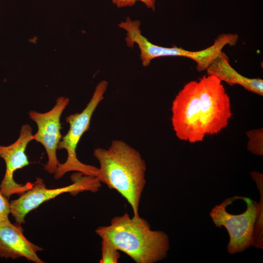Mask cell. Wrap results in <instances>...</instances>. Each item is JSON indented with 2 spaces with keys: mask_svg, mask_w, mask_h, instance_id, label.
<instances>
[{
  "mask_svg": "<svg viewBox=\"0 0 263 263\" xmlns=\"http://www.w3.org/2000/svg\"><path fill=\"white\" fill-rule=\"evenodd\" d=\"M93 155L99 163V181L116 190L129 203L133 216H139L146 170L140 152L123 140H113L107 149H95Z\"/></svg>",
  "mask_w": 263,
  "mask_h": 263,
  "instance_id": "1",
  "label": "cell"
},
{
  "mask_svg": "<svg viewBox=\"0 0 263 263\" xmlns=\"http://www.w3.org/2000/svg\"><path fill=\"white\" fill-rule=\"evenodd\" d=\"M95 233L136 263L161 261L167 257L169 249L165 232L151 230L146 220L140 216L131 218L127 213L113 217L109 225L98 227Z\"/></svg>",
  "mask_w": 263,
  "mask_h": 263,
  "instance_id": "2",
  "label": "cell"
},
{
  "mask_svg": "<svg viewBox=\"0 0 263 263\" xmlns=\"http://www.w3.org/2000/svg\"><path fill=\"white\" fill-rule=\"evenodd\" d=\"M250 173L260 190L259 203L243 197L246 209L242 213L233 214L228 211L227 201L225 199L209 213L216 227L224 226L226 229L229 237L227 250L231 254L242 252L251 245L263 247V176L258 171Z\"/></svg>",
  "mask_w": 263,
  "mask_h": 263,
  "instance_id": "3",
  "label": "cell"
},
{
  "mask_svg": "<svg viewBox=\"0 0 263 263\" xmlns=\"http://www.w3.org/2000/svg\"><path fill=\"white\" fill-rule=\"evenodd\" d=\"M108 86V83L106 80H102L97 85L85 109L81 113L66 116L65 121L69 124V129L61 138L57 150H65L67 158L64 163L59 164L54 174L56 180L59 179L66 173L73 171L96 177L98 168L80 162L77 157L76 150L81 137L89 130L91 118L99 103L104 99Z\"/></svg>",
  "mask_w": 263,
  "mask_h": 263,
  "instance_id": "4",
  "label": "cell"
},
{
  "mask_svg": "<svg viewBox=\"0 0 263 263\" xmlns=\"http://www.w3.org/2000/svg\"><path fill=\"white\" fill-rule=\"evenodd\" d=\"M71 179L73 182L67 186L47 188L43 180L37 178L32 188L20 195V196L10 202V214L16 222L19 224L25 223V217L32 210L38 208L46 201L55 198L65 193L76 195L83 191L97 192L101 183L96 177L84 175L76 172L72 174Z\"/></svg>",
  "mask_w": 263,
  "mask_h": 263,
  "instance_id": "5",
  "label": "cell"
},
{
  "mask_svg": "<svg viewBox=\"0 0 263 263\" xmlns=\"http://www.w3.org/2000/svg\"><path fill=\"white\" fill-rule=\"evenodd\" d=\"M171 123L177 138L191 143L203 140L206 133L202 120L197 81L187 83L172 103Z\"/></svg>",
  "mask_w": 263,
  "mask_h": 263,
  "instance_id": "6",
  "label": "cell"
},
{
  "mask_svg": "<svg viewBox=\"0 0 263 263\" xmlns=\"http://www.w3.org/2000/svg\"><path fill=\"white\" fill-rule=\"evenodd\" d=\"M202 120L206 134L213 135L225 128L232 116L230 98L222 81L207 75L197 81Z\"/></svg>",
  "mask_w": 263,
  "mask_h": 263,
  "instance_id": "7",
  "label": "cell"
},
{
  "mask_svg": "<svg viewBox=\"0 0 263 263\" xmlns=\"http://www.w3.org/2000/svg\"><path fill=\"white\" fill-rule=\"evenodd\" d=\"M69 101L67 97H59L50 111L45 113L30 111L28 113L30 118L38 127L37 132L32 135V140L41 144L45 149L48 161L44 168L50 174L55 173L60 164L56 150L62 138L60 117Z\"/></svg>",
  "mask_w": 263,
  "mask_h": 263,
  "instance_id": "8",
  "label": "cell"
},
{
  "mask_svg": "<svg viewBox=\"0 0 263 263\" xmlns=\"http://www.w3.org/2000/svg\"><path fill=\"white\" fill-rule=\"evenodd\" d=\"M32 129L27 124L21 126L17 140L8 146L0 145V157L6 166L4 177L0 184V192L7 198L14 194L21 195L31 189L33 183H17L14 179V172L28 166L30 162L26 154L28 143L32 140Z\"/></svg>",
  "mask_w": 263,
  "mask_h": 263,
  "instance_id": "9",
  "label": "cell"
},
{
  "mask_svg": "<svg viewBox=\"0 0 263 263\" xmlns=\"http://www.w3.org/2000/svg\"><path fill=\"white\" fill-rule=\"evenodd\" d=\"M118 26L126 31L125 41L128 47H133L135 44L138 45L140 51V60L144 67L148 66L152 60L157 57L181 56L192 59L195 55V51L175 46L166 47L152 43L142 35L139 20H132L128 17L125 21L118 24Z\"/></svg>",
  "mask_w": 263,
  "mask_h": 263,
  "instance_id": "10",
  "label": "cell"
},
{
  "mask_svg": "<svg viewBox=\"0 0 263 263\" xmlns=\"http://www.w3.org/2000/svg\"><path fill=\"white\" fill-rule=\"evenodd\" d=\"M21 224L9 219L0 222V257L13 260L25 258L36 263H43L37 253L43 248L29 241Z\"/></svg>",
  "mask_w": 263,
  "mask_h": 263,
  "instance_id": "11",
  "label": "cell"
},
{
  "mask_svg": "<svg viewBox=\"0 0 263 263\" xmlns=\"http://www.w3.org/2000/svg\"><path fill=\"white\" fill-rule=\"evenodd\" d=\"M207 75H213L222 82L230 85H239L245 90L263 95V80L260 78H250L242 75L230 64L229 59L223 52L206 70Z\"/></svg>",
  "mask_w": 263,
  "mask_h": 263,
  "instance_id": "12",
  "label": "cell"
},
{
  "mask_svg": "<svg viewBox=\"0 0 263 263\" xmlns=\"http://www.w3.org/2000/svg\"><path fill=\"white\" fill-rule=\"evenodd\" d=\"M238 38V35L236 34H221L217 37L212 45L203 50L196 51L192 60L196 63L198 72L206 71L210 64L223 52V48L227 45H235Z\"/></svg>",
  "mask_w": 263,
  "mask_h": 263,
  "instance_id": "13",
  "label": "cell"
},
{
  "mask_svg": "<svg viewBox=\"0 0 263 263\" xmlns=\"http://www.w3.org/2000/svg\"><path fill=\"white\" fill-rule=\"evenodd\" d=\"M263 128L248 131L247 136L248 140L247 149L252 153L256 155H263Z\"/></svg>",
  "mask_w": 263,
  "mask_h": 263,
  "instance_id": "14",
  "label": "cell"
},
{
  "mask_svg": "<svg viewBox=\"0 0 263 263\" xmlns=\"http://www.w3.org/2000/svg\"><path fill=\"white\" fill-rule=\"evenodd\" d=\"M101 242V258L100 263H117L120 254L114 246L107 239L102 238Z\"/></svg>",
  "mask_w": 263,
  "mask_h": 263,
  "instance_id": "15",
  "label": "cell"
},
{
  "mask_svg": "<svg viewBox=\"0 0 263 263\" xmlns=\"http://www.w3.org/2000/svg\"><path fill=\"white\" fill-rule=\"evenodd\" d=\"M137 1L143 3L148 8L153 11L155 9V0H112V2L118 8L132 6Z\"/></svg>",
  "mask_w": 263,
  "mask_h": 263,
  "instance_id": "16",
  "label": "cell"
},
{
  "mask_svg": "<svg viewBox=\"0 0 263 263\" xmlns=\"http://www.w3.org/2000/svg\"><path fill=\"white\" fill-rule=\"evenodd\" d=\"M10 202L0 191V222L9 219Z\"/></svg>",
  "mask_w": 263,
  "mask_h": 263,
  "instance_id": "17",
  "label": "cell"
}]
</instances>
